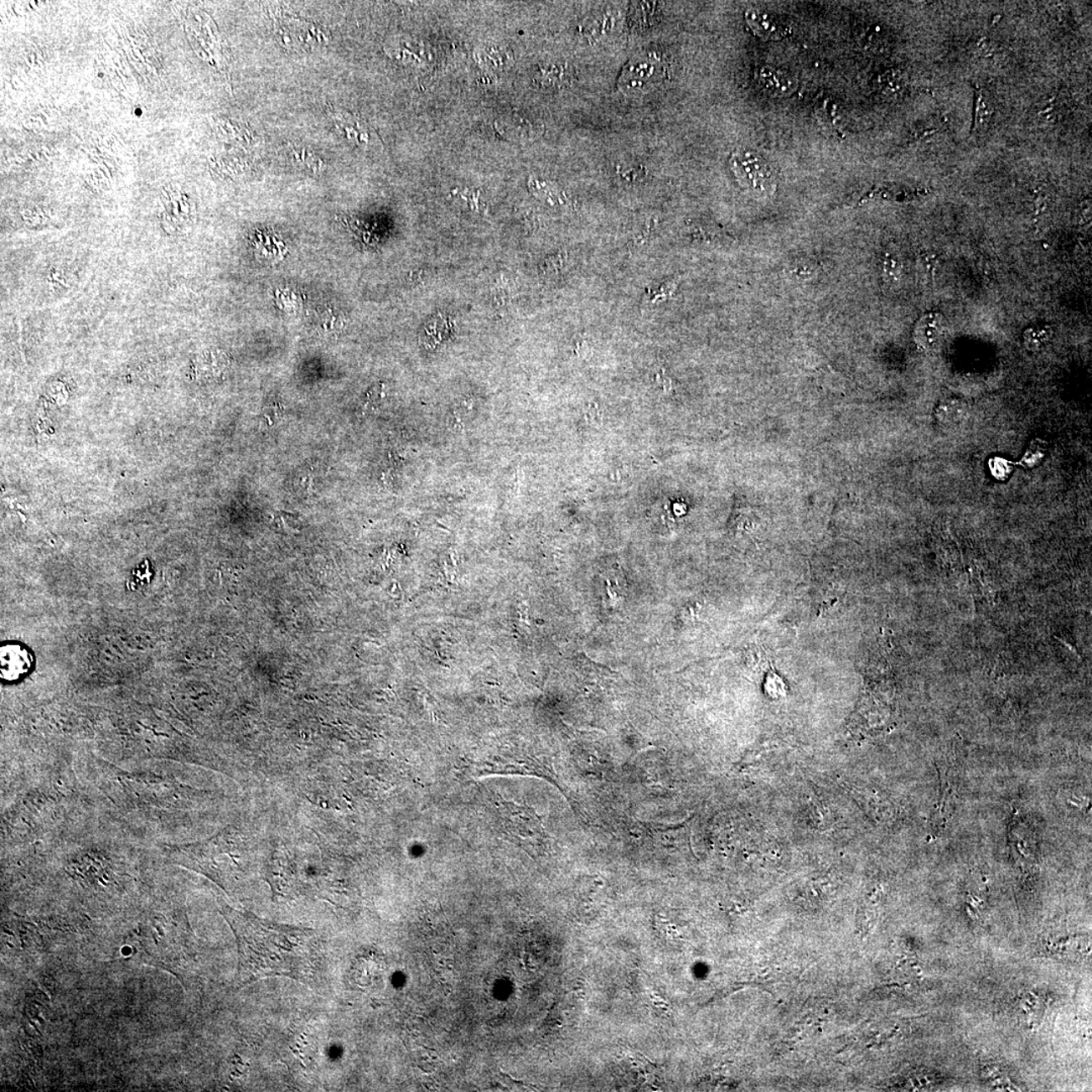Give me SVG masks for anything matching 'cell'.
Segmentation results:
<instances>
[{"label": "cell", "mask_w": 1092, "mask_h": 1092, "mask_svg": "<svg viewBox=\"0 0 1092 1092\" xmlns=\"http://www.w3.org/2000/svg\"><path fill=\"white\" fill-rule=\"evenodd\" d=\"M224 915L237 939L239 987L272 976L312 981L319 961L312 929L267 922L231 908L224 910Z\"/></svg>", "instance_id": "obj_1"}, {"label": "cell", "mask_w": 1092, "mask_h": 1092, "mask_svg": "<svg viewBox=\"0 0 1092 1092\" xmlns=\"http://www.w3.org/2000/svg\"><path fill=\"white\" fill-rule=\"evenodd\" d=\"M729 164L738 184L753 197L768 198L776 192L775 170L757 152L748 149L733 152Z\"/></svg>", "instance_id": "obj_2"}, {"label": "cell", "mask_w": 1092, "mask_h": 1092, "mask_svg": "<svg viewBox=\"0 0 1092 1092\" xmlns=\"http://www.w3.org/2000/svg\"><path fill=\"white\" fill-rule=\"evenodd\" d=\"M665 65L654 53L636 55L622 70L618 87L626 95H640L653 91L664 80Z\"/></svg>", "instance_id": "obj_3"}, {"label": "cell", "mask_w": 1092, "mask_h": 1092, "mask_svg": "<svg viewBox=\"0 0 1092 1092\" xmlns=\"http://www.w3.org/2000/svg\"><path fill=\"white\" fill-rule=\"evenodd\" d=\"M33 667V657L21 644H6L0 650L2 679L13 682L24 677Z\"/></svg>", "instance_id": "obj_4"}, {"label": "cell", "mask_w": 1092, "mask_h": 1092, "mask_svg": "<svg viewBox=\"0 0 1092 1092\" xmlns=\"http://www.w3.org/2000/svg\"><path fill=\"white\" fill-rule=\"evenodd\" d=\"M758 81L761 90L775 99L790 96L798 86L797 80L791 73L772 65L761 68Z\"/></svg>", "instance_id": "obj_5"}, {"label": "cell", "mask_w": 1092, "mask_h": 1092, "mask_svg": "<svg viewBox=\"0 0 1092 1092\" xmlns=\"http://www.w3.org/2000/svg\"><path fill=\"white\" fill-rule=\"evenodd\" d=\"M748 26L758 37L766 41H779L785 38L788 27L775 14L763 9L751 8L746 13Z\"/></svg>", "instance_id": "obj_6"}, {"label": "cell", "mask_w": 1092, "mask_h": 1092, "mask_svg": "<svg viewBox=\"0 0 1092 1092\" xmlns=\"http://www.w3.org/2000/svg\"><path fill=\"white\" fill-rule=\"evenodd\" d=\"M967 405L959 399H945L934 409V420L945 428L955 427L967 419Z\"/></svg>", "instance_id": "obj_7"}, {"label": "cell", "mask_w": 1092, "mask_h": 1092, "mask_svg": "<svg viewBox=\"0 0 1092 1092\" xmlns=\"http://www.w3.org/2000/svg\"><path fill=\"white\" fill-rule=\"evenodd\" d=\"M943 329V322L937 315L924 316L915 328V341L925 350L934 349L942 336Z\"/></svg>", "instance_id": "obj_8"}, {"label": "cell", "mask_w": 1092, "mask_h": 1092, "mask_svg": "<svg viewBox=\"0 0 1092 1092\" xmlns=\"http://www.w3.org/2000/svg\"><path fill=\"white\" fill-rule=\"evenodd\" d=\"M317 324L320 330L324 332H336L342 329L345 325V319L343 315L339 314L332 308H328L326 310L320 312L317 317Z\"/></svg>", "instance_id": "obj_9"}, {"label": "cell", "mask_w": 1092, "mask_h": 1092, "mask_svg": "<svg viewBox=\"0 0 1092 1092\" xmlns=\"http://www.w3.org/2000/svg\"><path fill=\"white\" fill-rule=\"evenodd\" d=\"M1025 339H1026V344L1028 347H1030L1031 349L1039 350L1040 349H1042L1043 346L1046 344L1048 340H1049V336H1048L1047 331L1032 330V331H1027L1026 333Z\"/></svg>", "instance_id": "obj_10"}, {"label": "cell", "mask_w": 1092, "mask_h": 1092, "mask_svg": "<svg viewBox=\"0 0 1092 1092\" xmlns=\"http://www.w3.org/2000/svg\"><path fill=\"white\" fill-rule=\"evenodd\" d=\"M880 87L884 92L898 91L901 88V75L894 72L886 73L880 80Z\"/></svg>", "instance_id": "obj_11"}, {"label": "cell", "mask_w": 1092, "mask_h": 1092, "mask_svg": "<svg viewBox=\"0 0 1092 1092\" xmlns=\"http://www.w3.org/2000/svg\"><path fill=\"white\" fill-rule=\"evenodd\" d=\"M282 414L283 411L282 406L274 404L263 413V417L266 418V421L269 425H272L276 422L277 419L281 418Z\"/></svg>", "instance_id": "obj_12"}]
</instances>
